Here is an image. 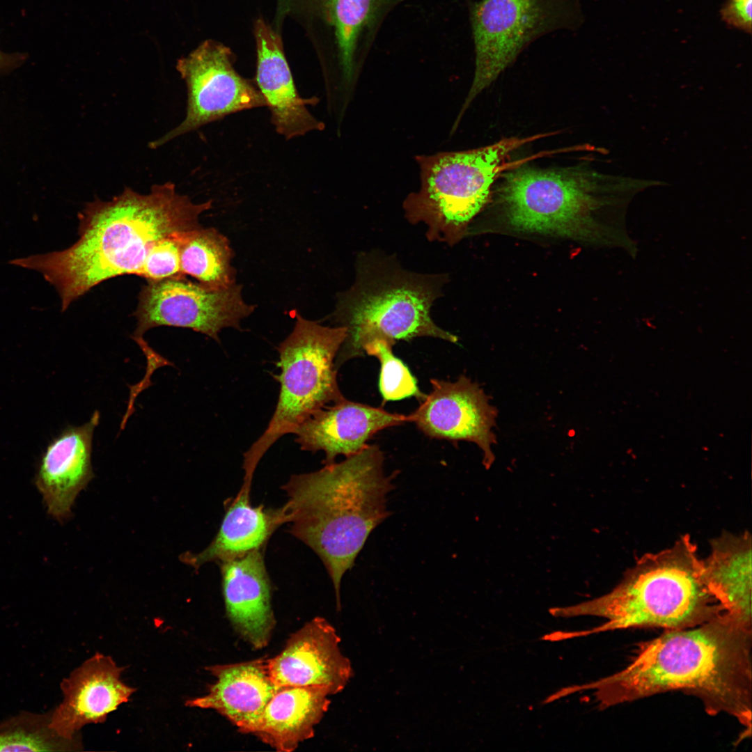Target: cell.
<instances>
[{
    "label": "cell",
    "instance_id": "6da1fadb",
    "mask_svg": "<svg viewBox=\"0 0 752 752\" xmlns=\"http://www.w3.org/2000/svg\"><path fill=\"white\" fill-rule=\"evenodd\" d=\"M752 623L727 613L694 627L673 629L644 646L625 668L567 694L594 690L601 709L670 691H685L707 713H726L751 735Z\"/></svg>",
    "mask_w": 752,
    "mask_h": 752
},
{
    "label": "cell",
    "instance_id": "7a4b0ae2",
    "mask_svg": "<svg viewBox=\"0 0 752 752\" xmlns=\"http://www.w3.org/2000/svg\"><path fill=\"white\" fill-rule=\"evenodd\" d=\"M212 201L194 203L173 183L147 194L126 187L109 201L95 199L79 214V239L69 248L10 261L40 272L57 290L65 311L93 288L118 276H139L152 245L176 231L201 227Z\"/></svg>",
    "mask_w": 752,
    "mask_h": 752
},
{
    "label": "cell",
    "instance_id": "3957f363",
    "mask_svg": "<svg viewBox=\"0 0 752 752\" xmlns=\"http://www.w3.org/2000/svg\"><path fill=\"white\" fill-rule=\"evenodd\" d=\"M376 445L308 473L295 474L283 486L281 507L290 532L321 559L340 609V583L370 533L389 515L387 494L397 473L386 476Z\"/></svg>",
    "mask_w": 752,
    "mask_h": 752
},
{
    "label": "cell",
    "instance_id": "277c9868",
    "mask_svg": "<svg viewBox=\"0 0 752 752\" xmlns=\"http://www.w3.org/2000/svg\"><path fill=\"white\" fill-rule=\"evenodd\" d=\"M549 612L556 618L593 616L608 620L586 631L551 632L552 641H559L632 627L689 628L724 611L707 586L696 545L683 535L673 546L642 556L609 593Z\"/></svg>",
    "mask_w": 752,
    "mask_h": 752
},
{
    "label": "cell",
    "instance_id": "5b68a950",
    "mask_svg": "<svg viewBox=\"0 0 752 752\" xmlns=\"http://www.w3.org/2000/svg\"><path fill=\"white\" fill-rule=\"evenodd\" d=\"M356 279L338 295L332 319L347 334L336 358L338 369L347 360L364 355L370 343L429 336L455 343L453 334L432 320L430 308L441 295L446 274L409 272L390 256L363 254L358 258Z\"/></svg>",
    "mask_w": 752,
    "mask_h": 752
},
{
    "label": "cell",
    "instance_id": "8992f818",
    "mask_svg": "<svg viewBox=\"0 0 752 752\" xmlns=\"http://www.w3.org/2000/svg\"><path fill=\"white\" fill-rule=\"evenodd\" d=\"M344 327H330L297 314L292 332L278 347L279 399L269 425L244 454V473L253 474L260 459L285 434H294L320 409L345 399L335 361L344 342Z\"/></svg>",
    "mask_w": 752,
    "mask_h": 752
},
{
    "label": "cell",
    "instance_id": "52a82bcc",
    "mask_svg": "<svg viewBox=\"0 0 752 752\" xmlns=\"http://www.w3.org/2000/svg\"><path fill=\"white\" fill-rule=\"evenodd\" d=\"M531 139L508 138L474 150L423 158L421 188L404 204L407 219L423 222L428 240L453 244L486 203L507 157Z\"/></svg>",
    "mask_w": 752,
    "mask_h": 752
},
{
    "label": "cell",
    "instance_id": "ba28073f",
    "mask_svg": "<svg viewBox=\"0 0 752 752\" xmlns=\"http://www.w3.org/2000/svg\"><path fill=\"white\" fill-rule=\"evenodd\" d=\"M469 11L475 71L463 111L533 41L583 22L580 0H480Z\"/></svg>",
    "mask_w": 752,
    "mask_h": 752
},
{
    "label": "cell",
    "instance_id": "9c48e42d",
    "mask_svg": "<svg viewBox=\"0 0 752 752\" xmlns=\"http://www.w3.org/2000/svg\"><path fill=\"white\" fill-rule=\"evenodd\" d=\"M592 191L590 178L579 171L524 167L504 176L501 195L517 230L581 237L592 232Z\"/></svg>",
    "mask_w": 752,
    "mask_h": 752
},
{
    "label": "cell",
    "instance_id": "30bf717a",
    "mask_svg": "<svg viewBox=\"0 0 752 752\" xmlns=\"http://www.w3.org/2000/svg\"><path fill=\"white\" fill-rule=\"evenodd\" d=\"M254 308L244 300L242 285L236 283L214 290L186 276L148 281L134 313L137 324L132 338L137 341L149 329L171 326L191 329L219 342L222 329H240L242 320Z\"/></svg>",
    "mask_w": 752,
    "mask_h": 752
},
{
    "label": "cell",
    "instance_id": "8fae6325",
    "mask_svg": "<svg viewBox=\"0 0 752 752\" xmlns=\"http://www.w3.org/2000/svg\"><path fill=\"white\" fill-rule=\"evenodd\" d=\"M233 63L230 49L211 40L178 60L177 70L187 91L186 116L178 126L150 142V148L229 114L266 106L256 85L239 75Z\"/></svg>",
    "mask_w": 752,
    "mask_h": 752
},
{
    "label": "cell",
    "instance_id": "7c38bea8",
    "mask_svg": "<svg viewBox=\"0 0 752 752\" xmlns=\"http://www.w3.org/2000/svg\"><path fill=\"white\" fill-rule=\"evenodd\" d=\"M430 383L432 391L409 415L410 422L431 438L476 444L485 467L490 468L497 412L484 391L464 375L453 382L432 379Z\"/></svg>",
    "mask_w": 752,
    "mask_h": 752
},
{
    "label": "cell",
    "instance_id": "4fadbf2b",
    "mask_svg": "<svg viewBox=\"0 0 752 752\" xmlns=\"http://www.w3.org/2000/svg\"><path fill=\"white\" fill-rule=\"evenodd\" d=\"M336 629L316 617L291 635L283 650L268 659L270 675L278 687H319L330 695L341 691L353 675L351 663L340 652Z\"/></svg>",
    "mask_w": 752,
    "mask_h": 752
},
{
    "label": "cell",
    "instance_id": "5bb4252c",
    "mask_svg": "<svg viewBox=\"0 0 752 752\" xmlns=\"http://www.w3.org/2000/svg\"><path fill=\"white\" fill-rule=\"evenodd\" d=\"M123 669L100 653L75 669L61 683L63 699L52 710L51 728L61 737L75 739L84 726L104 722L136 690L120 680Z\"/></svg>",
    "mask_w": 752,
    "mask_h": 752
},
{
    "label": "cell",
    "instance_id": "9a60e30c",
    "mask_svg": "<svg viewBox=\"0 0 752 752\" xmlns=\"http://www.w3.org/2000/svg\"><path fill=\"white\" fill-rule=\"evenodd\" d=\"M100 421L98 411L79 426H69L53 439L42 453L35 477L48 514L63 522L72 515L76 497L94 477L92 442Z\"/></svg>",
    "mask_w": 752,
    "mask_h": 752
},
{
    "label": "cell",
    "instance_id": "2e32d148",
    "mask_svg": "<svg viewBox=\"0 0 752 752\" xmlns=\"http://www.w3.org/2000/svg\"><path fill=\"white\" fill-rule=\"evenodd\" d=\"M410 421L409 415L345 398L315 413L294 434L301 450L324 451V463L329 464L339 455L347 457L363 450L377 432Z\"/></svg>",
    "mask_w": 752,
    "mask_h": 752
},
{
    "label": "cell",
    "instance_id": "e0dca14e",
    "mask_svg": "<svg viewBox=\"0 0 752 752\" xmlns=\"http://www.w3.org/2000/svg\"><path fill=\"white\" fill-rule=\"evenodd\" d=\"M257 47L256 86L271 112L276 131L286 139L320 130L324 126L307 109L313 97L297 92L280 36L263 19L255 23Z\"/></svg>",
    "mask_w": 752,
    "mask_h": 752
},
{
    "label": "cell",
    "instance_id": "ac0fdd59",
    "mask_svg": "<svg viewBox=\"0 0 752 752\" xmlns=\"http://www.w3.org/2000/svg\"><path fill=\"white\" fill-rule=\"evenodd\" d=\"M263 551L257 549L218 563L227 616L255 649L267 645L275 625Z\"/></svg>",
    "mask_w": 752,
    "mask_h": 752
},
{
    "label": "cell",
    "instance_id": "d6986e66",
    "mask_svg": "<svg viewBox=\"0 0 752 752\" xmlns=\"http://www.w3.org/2000/svg\"><path fill=\"white\" fill-rule=\"evenodd\" d=\"M216 677L206 695L189 699L186 705L213 709L240 732L252 733L279 688L269 673L267 659L207 668Z\"/></svg>",
    "mask_w": 752,
    "mask_h": 752
},
{
    "label": "cell",
    "instance_id": "ffe728a7",
    "mask_svg": "<svg viewBox=\"0 0 752 752\" xmlns=\"http://www.w3.org/2000/svg\"><path fill=\"white\" fill-rule=\"evenodd\" d=\"M251 482L244 479L237 496L226 502L221 524L210 544L201 552L183 553L180 556L182 563L197 570L207 563H219L262 549L274 531L285 524L281 508L251 506Z\"/></svg>",
    "mask_w": 752,
    "mask_h": 752
},
{
    "label": "cell",
    "instance_id": "44dd1931",
    "mask_svg": "<svg viewBox=\"0 0 752 752\" xmlns=\"http://www.w3.org/2000/svg\"><path fill=\"white\" fill-rule=\"evenodd\" d=\"M329 696L319 687H280L252 733L278 751H292L313 736L315 726L329 709Z\"/></svg>",
    "mask_w": 752,
    "mask_h": 752
},
{
    "label": "cell",
    "instance_id": "7402d4cb",
    "mask_svg": "<svg viewBox=\"0 0 752 752\" xmlns=\"http://www.w3.org/2000/svg\"><path fill=\"white\" fill-rule=\"evenodd\" d=\"M404 0H317L330 27L343 78L350 81L386 17Z\"/></svg>",
    "mask_w": 752,
    "mask_h": 752
},
{
    "label": "cell",
    "instance_id": "603a6c76",
    "mask_svg": "<svg viewBox=\"0 0 752 752\" xmlns=\"http://www.w3.org/2000/svg\"><path fill=\"white\" fill-rule=\"evenodd\" d=\"M748 531L724 532L703 559L707 586L725 613L751 622L752 544Z\"/></svg>",
    "mask_w": 752,
    "mask_h": 752
},
{
    "label": "cell",
    "instance_id": "cb8c5ba5",
    "mask_svg": "<svg viewBox=\"0 0 752 752\" xmlns=\"http://www.w3.org/2000/svg\"><path fill=\"white\" fill-rule=\"evenodd\" d=\"M180 269L205 288L218 290L236 283L233 251L228 238L214 228L179 231Z\"/></svg>",
    "mask_w": 752,
    "mask_h": 752
},
{
    "label": "cell",
    "instance_id": "d4e9b609",
    "mask_svg": "<svg viewBox=\"0 0 752 752\" xmlns=\"http://www.w3.org/2000/svg\"><path fill=\"white\" fill-rule=\"evenodd\" d=\"M52 711L22 712L0 723V751H64L77 749L76 739L59 736L50 726Z\"/></svg>",
    "mask_w": 752,
    "mask_h": 752
},
{
    "label": "cell",
    "instance_id": "484cf974",
    "mask_svg": "<svg viewBox=\"0 0 752 752\" xmlns=\"http://www.w3.org/2000/svg\"><path fill=\"white\" fill-rule=\"evenodd\" d=\"M392 347L389 343L379 340L364 348V353L377 358L380 362L379 388L383 403L412 396L421 402L426 395L420 391L408 367L393 354Z\"/></svg>",
    "mask_w": 752,
    "mask_h": 752
},
{
    "label": "cell",
    "instance_id": "4316f807",
    "mask_svg": "<svg viewBox=\"0 0 752 752\" xmlns=\"http://www.w3.org/2000/svg\"><path fill=\"white\" fill-rule=\"evenodd\" d=\"M176 231L157 240L151 247L139 276L147 281H158L185 276L181 272L180 248Z\"/></svg>",
    "mask_w": 752,
    "mask_h": 752
},
{
    "label": "cell",
    "instance_id": "83f0119b",
    "mask_svg": "<svg viewBox=\"0 0 752 752\" xmlns=\"http://www.w3.org/2000/svg\"><path fill=\"white\" fill-rule=\"evenodd\" d=\"M752 0H727L721 10L722 19L730 26L751 33Z\"/></svg>",
    "mask_w": 752,
    "mask_h": 752
},
{
    "label": "cell",
    "instance_id": "f1b7e54d",
    "mask_svg": "<svg viewBox=\"0 0 752 752\" xmlns=\"http://www.w3.org/2000/svg\"><path fill=\"white\" fill-rule=\"evenodd\" d=\"M27 59L22 52H6L0 49V74L10 72L22 65Z\"/></svg>",
    "mask_w": 752,
    "mask_h": 752
}]
</instances>
